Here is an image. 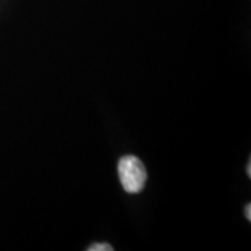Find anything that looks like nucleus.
<instances>
[{
  "mask_svg": "<svg viewBox=\"0 0 251 251\" xmlns=\"http://www.w3.org/2000/svg\"><path fill=\"white\" fill-rule=\"evenodd\" d=\"M244 212H246V218H247L249 221H251V204H247V205H246Z\"/></svg>",
  "mask_w": 251,
  "mask_h": 251,
  "instance_id": "7ed1b4c3",
  "label": "nucleus"
},
{
  "mask_svg": "<svg viewBox=\"0 0 251 251\" xmlns=\"http://www.w3.org/2000/svg\"><path fill=\"white\" fill-rule=\"evenodd\" d=\"M119 179L127 193L137 194L140 193L147 183V171L144 163L137 156L127 155L119 161L117 166Z\"/></svg>",
  "mask_w": 251,
  "mask_h": 251,
  "instance_id": "f257e3e1",
  "label": "nucleus"
},
{
  "mask_svg": "<svg viewBox=\"0 0 251 251\" xmlns=\"http://www.w3.org/2000/svg\"><path fill=\"white\" fill-rule=\"evenodd\" d=\"M247 175H249V176H251V163H249V165H247Z\"/></svg>",
  "mask_w": 251,
  "mask_h": 251,
  "instance_id": "20e7f679",
  "label": "nucleus"
},
{
  "mask_svg": "<svg viewBox=\"0 0 251 251\" xmlns=\"http://www.w3.org/2000/svg\"><path fill=\"white\" fill-rule=\"evenodd\" d=\"M88 251H113V247L110 244H92Z\"/></svg>",
  "mask_w": 251,
  "mask_h": 251,
  "instance_id": "f03ea898",
  "label": "nucleus"
}]
</instances>
